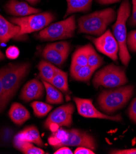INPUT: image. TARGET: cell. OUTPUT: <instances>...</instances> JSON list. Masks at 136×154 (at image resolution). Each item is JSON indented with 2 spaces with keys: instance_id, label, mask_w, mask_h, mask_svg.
<instances>
[{
  "instance_id": "13",
  "label": "cell",
  "mask_w": 136,
  "mask_h": 154,
  "mask_svg": "<svg viewBox=\"0 0 136 154\" xmlns=\"http://www.w3.org/2000/svg\"><path fill=\"white\" fill-rule=\"evenodd\" d=\"M44 86L43 84L37 79L29 81L22 88L20 94L21 99L25 101H30L41 98L44 94Z\"/></svg>"
},
{
  "instance_id": "38",
  "label": "cell",
  "mask_w": 136,
  "mask_h": 154,
  "mask_svg": "<svg viewBox=\"0 0 136 154\" xmlns=\"http://www.w3.org/2000/svg\"><path fill=\"white\" fill-rule=\"evenodd\" d=\"M25 1H27L29 3H31L32 5H36L38 2H39L40 0H25Z\"/></svg>"
},
{
  "instance_id": "39",
  "label": "cell",
  "mask_w": 136,
  "mask_h": 154,
  "mask_svg": "<svg viewBox=\"0 0 136 154\" xmlns=\"http://www.w3.org/2000/svg\"><path fill=\"white\" fill-rule=\"evenodd\" d=\"M5 59V56L4 54L2 53V52L0 50V61H2Z\"/></svg>"
},
{
  "instance_id": "10",
  "label": "cell",
  "mask_w": 136,
  "mask_h": 154,
  "mask_svg": "<svg viewBox=\"0 0 136 154\" xmlns=\"http://www.w3.org/2000/svg\"><path fill=\"white\" fill-rule=\"evenodd\" d=\"M74 100L76 104L79 114L84 117L107 119L116 122L122 120V117L120 115L107 116L99 112L93 105L92 100L75 97Z\"/></svg>"
},
{
  "instance_id": "14",
  "label": "cell",
  "mask_w": 136,
  "mask_h": 154,
  "mask_svg": "<svg viewBox=\"0 0 136 154\" xmlns=\"http://www.w3.org/2000/svg\"><path fill=\"white\" fill-rule=\"evenodd\" d=\"M20 27L11 23L0 15V43L5 44L12 38L20 37Z\"/></svg>"
},
{
  "instance_id": "30",
  "label": "cell",
  "mask_w": 136,
  "mask_h": 154,
  "mask_svg": "<svg viewBox=\"0 0 136 154\" xmlns=\"http://www.w3.org/2000/svg\"><path fill=\"white\" fill-rule=\"evenodd\" d=\"M128 116L131 120L136 124V98L132 101L129 107Z\"/></svg>"
},
{
  "instance_id": "37",
  "label": "cell",
  "mask_w": 136,
  "mask_h": 154,
  "mask_svg": "<svg viewBox=\"0 0 136 154\" xmlns=\"http://www.w3.org/2000/svg\"><path fill=\"white\" fill-rule=\"evenodd\" d=\"M0 95H2L5 97L4 91H3V88L2 85V71L0 69ZM6 98V97H5ZM7 99V98H6Z\"/></svg>"
},
{
  "instance_id": "15",
  "label": "cell",
  "mask_w": 136,
  "mask_h": 154,
  "mask_svg": "<svg viewBox=\"0 0 136 154\" xmlns=\"http://www.w3.org/2000/svg\"><path fill=\"white\" fill-rule=\"evenodd\" d=\"M11 120L17 125H22L30 118V114L25 107L20 103H14L9 111Z\"/></svg>"
},
{
  "instance_id": "27",
  "label": "cell",
  "mask_w": 136,
  "mask_h": 154,
  "mask_svg": "<svg viewBox=\"0 0 136 154\" xmlns=\"http://www.w3.org/2000/svg\"><path fill=\"white\" fill-rule=\"evenodd\" d=\"M126 44L129 51L136 52V30L132 31L127 35Z\"/></svg>"
},
{
  "instance_id": "29",
  "label": "cell",
  "mask_w": 136,
  "mask_h": 154,
  "mask_svg": "<svg viewBox=\"0 0 136 154\" xmlns=\"http://www.w3.org/2000/svg\"><path fill=\"white\" fill-rule=\"evenodd\" d=\"M19 49L16 46H10L6 51V57L11 60L16 59L19 56Z\"/></svg>"
},
{
  "instance_id": "22",
  "label": "cell",
  "mask_w": 136,
  "mask_h": 154,
  "mask_svg": "<svg viewBox=\"0 0 136 154\" xmlns=\"http://www.w3.org/2000/svg\"><path fill=\"white\" fill-rule=\"evenodd\" d=\"M50 84L59 90L67 92L69 90L67 73L59 69Z\"/></svg>"
},
{
  "instance_id": "12",
  "label": "cell",
  "mask_w": 136,
  "mask_h": 154,
  "mask_svg": "<svg viewBox=\"0 0 136 154\" xmlns=\"http://www.w3.org/2000/svg\"><path fill=\"white\" fill-rule=\"evenodd\" d=\"M5 8L8 14L19 17H26L40 12V9L33 8L25 2H19L17 0H10L5 5Z\"/></svg>"
},
{
  "instance_id": "18",
  "label": "cell",
  "mask_w": 136,
  "mask_h": 154,
  "mask_svg": "<svg viewBox=\"0 0 136 154\" xmlns=\"http://www.w3.org/2000/svg\"><path fill=\"white\" fill-rule=\"evenodd\" d=\"M66 2L68 7L65 17L75 12L88 11L93 0H66Z\"/></svg>"
},
{
  "instance_id": "32",
  "label": "cell",
  "mask_w": 136,
  "mask_h": 154,
  "mask_svg": "<svg viewBox=\"0 0 136 154\" xmlns=\"http://www.w3.org/2000/svg\"><path fill=\"white\" fill-rule=\"evenodd\" d=\"M113 154H136V148L124 150H114L110 152Z\"/></svg>"
},
{
  "instance_id": "19",
  "label": "cell",
  "mask_w": 136,
  "mask_h": 154,
  "mask_svg": "<svg viewBox=\"0 0 136 154\" xmlns=\"http://www.w3.org/2000/svg\"><path fill=\"white\" fill-rule=\"evenodd\" d=\"M40 77L43 81L50 82L58 71V68L52 65L49 61L42 60L38 66Z\"/></svg>"
},
{
  "instance_id": "21",
  "label": "cell",
  "mask_w": 136,
  "mask_h": 154,
  "mask_svg": "<svg viewBox=\"0 0 136 154\" xmlns=\"http://www.w3.org/2000/svg\"><path fill=\"white\" fill-rule=\"evenodd\" d=\"M14 146L20 151L25 154H44L45 152L41 149L35 147L32 143L20 140L15 137Z\"/></svg>"
},
{
  "instance_id": "9",
  "label": "cell",
  "mask_w": 136,
  "mask_h": 154,
  "mask_svg": "<svg viewBox=\"0 0 136 154\" xmlns=\"http://www.w3.org/2000/svg\"><path fill=\"white\" fill-rule=\"evenodd\" d=\"M96 49L104 55L113 61H117L119 45L113 35L109 29L97 38H92Z\"/></svg>"
},
{
  "instance_id": "23",
  "label": "cell",
  "mask_w": 136,
  "mask_h": 154,
  "mask_svg": "<svg viewBox=\"0 0 136 154\" xmlns=\"http://www.w3.org/2000/svg\"><path fill=\"white\" fill-rule=\"evenodd\" d=\"M90 44H87L83 47L79 48L75 52L72 56V63L80 66H86L88 65V51Z\"/></svg>"
},
{
  "instance_id": "17",
  "label": "cell",
  "mask_w": 136,
  "mask_h": 154,
  "mask_svg": "<svg viewBox=\"0 0 136 154\" xmlns=\"http://www.w3.org/2000/svg\"><path fill=\"white\" fill-rule=\"evenodd\" d=\"M42 55L49 62L58 66L62 65L68 56V55L58 52L52 47L50 44H48L45 48L43 51Z\"/></svg>"
},
{
  "instance_id": "2",
  "label": "cell",
  "mask_w": 136,
  "mask_h": 154,
  "mask_svg": "<svg viewBox=\"0 0 136 154\" xmlns=\"http://www.w3.org/2000/svg\"><path fill=\"white\" fill-rule=\"evenodd\" d=\"M49 144L55 149L63 146H83L95 149L96 144L94 137L89 133L78 129L64 130L58 128L49 138Z\"/></svg>"
},
{
  "instance_id": "28",
  "label": "cell",
  "mask_w": 136,
  "mask_h": 154,
  "mask_svg": "<svg viewBox=\"0 0 136 154\" xmlns=\"http://www.w3.org/2000/svg\"><path fill=\"white\" fill-rule=\"evenodd\" d=\"M52 47L58 51L59 52L68 55L70 50V46L68 42L62 41V42H57L53 44H50Z\"/></svg>"
},
{
  "instance_id": "8",
  "label": "cell",
  "mask_w": 136,
  "mask_h": 154,
  "mask_svg": "<svg viewBox=\"0 0 136 154\" xmlns=\"http://www.w3.org/2000/svg\"><path fill=\"white\" fill-rule=\"evenodd\" d=\"M55 19L53 14L50 12H43L35 14L29 16L20 18H12L11 22L20 27V36L23 35L31 33L41 30L47 26Z\"/></svg>"
},
{
  "instance_id": "4",
  "label": "cell",
  "mask_w": 136,
  "mask_h": 154,
  "mask_svg": "<svg viewBox=\"0 0 136 154\" xmlns=\"http://www.w3.org/2000/svg\"><path fill=\"white\" fill-rule=\"evenodd\" d=\"M134 87L128 85L110 90H105L99 95L98 101L101 109L111 114L123 107L134 94Z\"/></svg>"
},
{
  "instance_id": "36",
  "label": "cell",
  "mask_w": 136,
  "mask_h": 154,
  "mask_svg": "<svg viewBox=\"0 0 136 154\" xmlns=\"http://www.w3.org/2000/svg\"><path fill=\"white\" fill-rule=\"evenodd\" d=\"M9 100H8L4 96L0 95V112H1L6 106Z\"/></svg>"
},
{
  "instance_id": "26",
  "label": "cell",
  "mask_w": 136,
  "mask_h": 154,
  "mask_svg": "<svg viewBox=\"0 0 136 154\" xmlns=\"http://www.w3.org/2000/svg\"><path fill=\"white\" fill-rule=\"evenodd\" d=\"M31 106L35 116L39 117L45 116L52 109V106L49 104L40 101H35L32 103Z\"/></svg>"
},
{
  "instance_id": "16",
  "label": "cell",
  "mask_w": 136,
  "mask_h": 154,
  "mask_svg": "<svg viewBox=\"0 0 136 154\" xmlns=\"http://www.w3.org/2000/svg\"><path fill=\"white\" fill-rule=\"evenodd\" d=\"M16 137L22 141L35 143L40 147H42L44 145L39 131L35 126L26 127L23 130L19 133L16 135Z\"/></svg>"
},
{
  "instance_id": "7",
  "label": "cell",
  "mask_w": 136,
  "mask_h": 154,
  "mask_svg": "<svg viewBox=\"0 0 136 154\" xmlns=\"http://www.w3.org/2000/svg\"><path fill=\"white\" fill-rule=\"evenodd\" d=\"M75 28V18L74 15H71L64 20L55 23L42 29L38 34V38L42 41L68 39L74 35Z\"/></svg>"
},
{
  "instance_id": "25",
  "label": "cell",
  "mask_w": 136,
  "mask_h": 154,
  "mask_svg": "<svg viewBox=\"0 0 136 154\" xmlns=\"http://www.w3.org/2000/svg\"><path fill=\"white\" fill-rule=\"evenodd\" d=\"M95 69L90 67L88 65L86 66H80L79 70L72 75V78L80 81H88L93 74Z\"/></svg>"
},
{
  "instance_id": "35",
  "label": "cell",
  "mask_w": 136,
  "mask_h": 154,
  "mask_svg": "<svg viewBox=\"0 0 136 154\" xmlns=\"http://www.w3.org/2000/svg\"><path fill=\"white\" fill-rule=\"evenodd\" d=\"M96 1L100 5H106L119 2L120 0H96Z\"/></svg>"
},
{
  "instance_id": "1",
  "label": "cell",
  "mask_w": 136,
  "mask_h": 154,
  "mask_svg": "<svg viewBox=\"0 0 136 154\" xmlns=\"http://www.w3.org/2000/svg\"><path fill=\"white\" fill-rule=\"evenodd\" d=\"M116 18L112 8H107L84 15L78 20L79 33L100 36Z\"/></svg>"
},
{
  "instance_id": "34",
  "label": "cell",
  "mask_w": 136,
  "mask_h": 154,
  "mask_svg": "<svg viewBox=\"0 0 136 154\" xmlns=\"http://www.w3.org/2000/svg\"><path fill=\"white\" fill-rule=\"evenodd\" d=\"M55 154H72V151L66 146H63L59 147L55 153Z\"/></svg>"
},
{
  "instance_id": "24",
  "label": "cell",
  "mask_w": 136,
  "mask_h": 154,
  "mask_svg": "<svg viewBox=\"0 0 136 154\" xmlns=\"http://www.w3.org/2000/svg\"><path fill=\"white\" fill-rule=\"evenodd\" d=\"M103 63V59L99 55L92 45H89L88 57V65L95 70L99 68Z\"/></svg>"
},
{
  "instance_id": "6",
  "label": "cell",
  "mask_w": 136,
  "mask_h": 154,
  "mask_svg": "<svg viewBox=\"0 0 136 154\" xmlns=\"http://www.w3.org/2000/svg\"><path fill=\"white\" fill-rule=\"evenodd\" d=\"M127 82L125 69L114 64H110L99 70L95 75L93 81L96 88L100 86L105 88L118 87Z\"/></svg>"
},
{
  "instance_id": "31",
  "label": "cell",
  "mask_w": 136,
  "mask_h": 154,
  "mask_svg": "<svg viewBox=\"0 0 136 154\" xmlns=\"http://www.w3.org/2000/svg\"><path fill=\"white\" fill-rule=\"evenodd\" d=\"M132 15L128 20V25L130 26L136 27V0H132Z\"/></svg>"
},
{
  "instance_id": "33",
  "label": "cell",
  "mask_w": 136,
  "mask_h": 154,
  "mask_svg": "<svg viewBox=\"0 0 136 154\" xmlns=\"http://www.w3.org/2000/svg\"><path fill=\"white\" fill-rule=\"evenodd\" d=\"M74 153L75 154H94L95 153L89 148L83 147V146H80L74 151Z\"/></svg>"
},
{
  "instance_id": "11",
  "label": "cell",
  "mask_w": 136,
  "mask_h": 154,
  "mask_svg": "<svg viewBox=\"0 0 136 154\" xmlns=\"http://www.w3.org/2000/svg\"><path fill=\"white\" fill-rule=\"evenodd\" d=\"M74 106L72 103L60 106L55 109L47 117L44 123L45 128H49L52 124L59 126L70 127L72 123V114Z\"/></svg>"
},
{
  "instance_id": "5",
  "label": "cell",
  "mask_w": 136,
  "mask_h": 154,
  "mask_svg": "<svg viewBox=\"0 0 136 154\" xmlns=\"http://www.w3.org/2000/svg\"><path fill=\"white\" fill-rule=\"evenodd\" d=\"M29 67V63H22L11 65L1 69L4 95L8 100L9 101L16 94Z\"/></svg>"
},
{
  "instance_id": "3",
  "label": "cell",
  "mask_w": 136,
  "mask_h": 154,
  "mask_svg": "<svg viewBox=\"0 0 136 154\" xmlns=\"http://www.w3.org/2000/svg\"><path fill=\"white\" fill-rule=\"evenodd\" d=\"M131 14L129 0H124L121 4L117 12L116 20L112 26L113 35L119 45V55L122 63L128 66L131 56L127 47L126 22Z\"/></svg>"
},
{
  "instance_id": "20",
  "label": "cell",
  "mask_w": 136,
  "mask_h": 154,
  "mask_svg": "<svg viewBox=\"0 0 136 154\" xmlns=\"http://www.w3.org/2000/svg\"><path fill=\"white\" fill-rule=\"evenodd\" d=\"M43 84L46 90V101L49 104H61L63 102V96L59 90L51 84L43 81Z\"/></svg>"
}]
</instances>
